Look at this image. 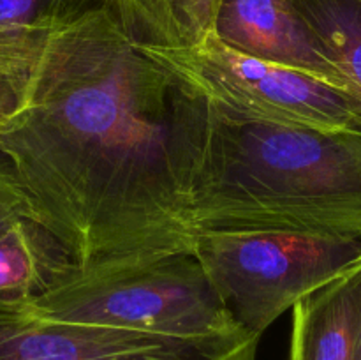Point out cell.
I'll list each match as a JSON object with an SVG mask.
<instances>
[{
  "label": "cell",
  "instance_id": "obj_1",
  "mask_svg": "<svg viewBox=\"0 0 361 360\" xmlns=\"http://www.w3.org/2000/svg\"><path fill=\"white\" fill-rule=\"evenodd\" d=\"M189 83L145 53L111 0H69L0 134L32 215L78 268L192 253Z\"/></svg>",
  "mask_w": 361,
  "mask_h": 360
},
{
  "label": "cell",
  "instance_id": "obj_2",
  "mask_svg": "<svg viewBox=\"0 0 361 360\" xmlns=\"http://www.w3.org/2000/svg\"><path fill=\"white\" fill-rule=\"evenodd\" d=\"M183 154L196 235L286 229L361 240V134L252 119L189 83Z\"/></svg>",
  "mask_w": 361,
  "mask_h": 360
},
{
  "label": "cell",
  "instance_id": "obj_3",
  "mask_svg": "<svg viewBox=\"0 0 361 360\" xmlns=\"http://www.w3.org/2000/svg\"><path fill=\"white\" fill-rule=\"evenodd\" d=\"M28 306L46 320L176 337L247 332L224 306L194 253L76 268Z\"/></svg>",
  "mask_w": 361,
  "mask_h": 360
},
{
  "label": "cell",
  "instance_id": "obj_4",
  "mask_svg": "<svg viewBox=\"0 0 361 360\" xmlns=\"http://www.w3.org/2000/svg\"><path fill=\"white\" fill-rule=\"evenodd\" d=\"M192 253L236 323L261 337L298 300L361 265V240L286 229L201 232Z\"/></svg>",
  "mask_w": 361,
  "mask_h": 360
},
{
  "label": "cell",
  "instance_id": "obj_5",
  "mask_svg": "<svg viewBox=\"0 0 361 360\" xmlns=\"http://www.w3.org/2000/svg\"><path fill=\"white\" fill-rule=\"evenodd\" d=\"M141 48L204 95L242 115L284 126L361 134L358 109L341 88L235 52L214 35L197 48Z\"/></svg>",
  "mask_w": 361,
  "mask_h": 360
},
{
  "label": "cell",
  "instance_id": "obj_6",
  "mask_svg": "<svg viewBox=\"0 0 361 360\" xmlns=\"http://www.w3.org/2000/svg\"><path fill=\"white\" fill-rule=\"evenodd\" d=\"M259 337H176L46 320L27 299H0V360H256Z\"/></svg>",
  "mask_w": 361,
  "mask_h": 360
},
{
  "label": "cell",
  "instance_id": "obj_7",
  "mask_svg": "<svg viewBox=\"0 0 361 360\" xmlns=\"http://www.w3.org/2000/svg\"><path fill=\"white\" fill-rule=\"evenodd\" d=\"M212 35L235 52L300 71L344 92L341 74L291 0H221Z\"/></svg>",
  "mask_w": 361,
  "mask_h": 360
},
{
  "label": "cell",
  "instance_id": "obj_8",
  "mask_svg": "<svg viewBox=\"0 0 361 360\" xmlns=\"http://www.w3.org/2000/svg\"><path fill=\"white\" fill-rule=\"evenodd\" d=\"M361 265L293 306L289 360H356Z\"/></svg>",
  "mask_w": 361,
  "mask_h": 360
},
{
  "label": "cell",
  "instance_id": "obj_9",
  "mask_svg": "<svg viewBox=\"0 0 361 360\" xmlns=\"http://www.w3.org/2000/svg\"><path fill=\"white\" fill-rule=\"evenodd\" d=\"M78 265L46 226L23 217L0 235V299H32Z\"/></svg>",
  "mask_w": 361,
  "mask_h": 360
},
{
  "label": "cell",
  "instance_id": "obj_10",
  "mask_svg": "<svg viewBox=\"0 0 361 360\" xmlns=\"http://www.w3.org/2000/svg\"><path fill=\"white\" fill-rule=\"evenodd\" d=\"M137 42L197 48L214 34L221 0H111Z\"/></svg>",
  "mask_w": 361,
  "mask_h": 360
},
{
  "label": "cell",
  "instance_id": "obj_11",
  "mask_svg": "<svg viewBox=\"0 0 361 360\" xmlns=\"http://www.w3.org/2000/svg\"><path fill=\"white\" fill-rule=\"evenodd\" d=\"M361 116V0H291Z\"/></svg>",
  "mask_w": 361,
  "mask_h": 360
},
{
  "label": "cell",
  "instance_id": "obj_12",
  "mask_svg": "<svg viewBox=\"0 0 361 360\" xmlns=\"http://www.w3.org/2000/svg\"><path fill=\"white\" fill-rule=\"evenodd\" d=\"M48 34L0 27V83L13 88L23 102L44 52Z\"/></svg>",
  "mask_w": 361,
  "mask_h": 360
},
{
  "label": "cell",
  "instance_id": "obj_13",
  "mask_svg": "<svg viewBox=\"0 0 361 360\" xmlns=\"http://www.w3.org/2000/svg\"><path fill=\"white\" fill-rule=\"evenodd\" d=\"M69 0H0V27L48 34Z\"/></svg>",
  "mask_w": 361,
  "mask_h": 360
},
{
  "label": "cell",
  "instance_id": "obj_14",
  "mask_svg": "<svg viewBox=\"0 0 361 360\" xmlns=\"http://www.w3.org/2000/svg\"><path fill=\"white\" fill-rule=\"evenodd\" d=\"M23 217H34L30 205L18 184L13 168L0 154V235Z\"/></svg>",
  "mask_w": 361,
  "mask_h": 360
},
{
  "label": "cell",
  "instance_id": "obj_15",
  "mask_svg": "<svg viewBox=\"0 0 361 360\" xmlns=\"http://www.w3.org/2000/svg\"><path fill=\"white\" fill-rule=\"evenodd\" d=\"M21 104H23V101H21L20 95L7 85L0 83V134L7 129L14 116L20 113Z\"/></svg>",
  "mask_w": 361,
  "mask_h": 360
},
{
  "label": "cell",
  "instance_id": "obj_16",
  "mask_svg": "<svg viewBox=\"0 0 361 360\" xmlns=\"http://www.w3.org/2000/svg\"><path fill=\"white\" fill-rule=\"evenodd\" d=\"M356 360H361V309H360V323H358V349H356Z\"/></svg>",
  "mask_w": 361,
  "mask_h": 360
}]
</instances>
